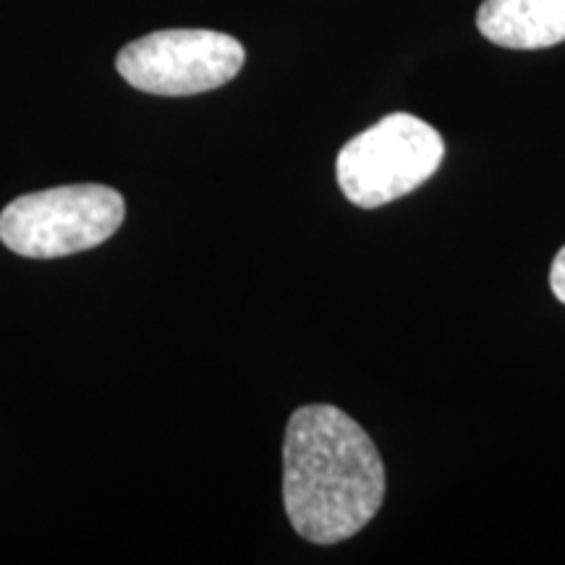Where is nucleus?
<instances>
[{
  "label": "nucleus",
  "mask_w": 565,
  "mask_h": 565,
  "mask_svg": "<svg viewBox=\"0 0 565 565\" xmlns=\"http://www.w3.org/2000/svg\"><path fill=\"white\" fill-rule=\"evenodd\" d=\"M477 30L508 51H542L565 42V0H484Z\"/></svg>",
  "instance_id": "nucleus-5"
},
{
  "label": "nucleus",
  "mask_w": 565,
  "mask_h": 565,
  "mask_svg": "<svg viewBox=\"0 0 565 565\" xmlns=\"http://www.w3.org/2000/svg\"><path fill=\"white\" fill-rule=\"evenodd\" d=\"M244 45L212 30H162L118 53V74L150 95L186 97L217 89L244 66Z\"/></svg>",
  "instance_id": "nucleus-4"
},
{
  "label": "nucleus",
  "mask_w": 565,
  "mask_h": 565,
  "mask_svg": "<svg viewBox=\"0 0 565 565\" xmlns=\"http://www.w3.org/2000/svg\"><path fill=\"white\" fill-rule=\"evenodd\" d=\"M383 500V458L349 414L328 404L294 412L282 443V503L296 534L338 545L362 532Z\"/></svg>",
  "instance_id": "nucleus-1"
},
{
  "label": "nucleus",
  "mask_w": 565,
  "mask_h": 565,
  "mask_svg": "<svg viewBox=\"0 0 565 565\" xmlns=\"http://www.w3.org/2000/svg\"><path fill=\"white\" fill-rule=\"evenodd\" d=\"M550 288H553L555 299L565 303V246L555 254L553 267H550Z\"/></svg>",
  "instance_id": "nucleus-6"
},
{
  "label": "nucleus",
  "mask_w": 565,
  "mask_h": 565,
  "mask_svg": "<svg viewBox=\"0 0 565 565\" xmlns=\"http://www.w3.org/2000/svg\"><path fill=\"white\" fill-rule=\"evenodd\" d=\"M445 141L412 113H391L338 152L335 175L345 200L374 210L416 192L443 166Z\"/></svg>",
  "instance_id": "nucleus-2"
},
{
  "label": "nucleus",
  "mask_w": 565,
  "mask_h": 565,
  "mask_svg": "<svg viewBox=\"0 0 565 565\" xmlns=\"http://www.w3.org/2000/svg\"><path fill=\"white\" fill-rule=\"evenodd\" d=\"M124 217V196L103 183L45 189L0 212V242L30 259L68 257L108 242Z\"/></svg>",
  "instance_id": "nucleus-3"
}]
</instances>
